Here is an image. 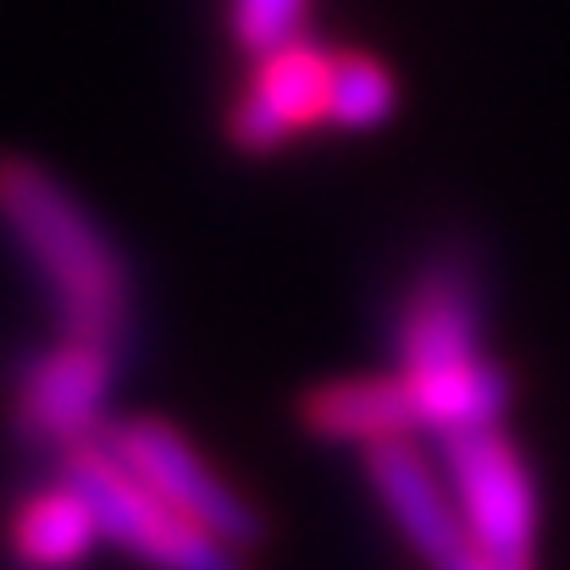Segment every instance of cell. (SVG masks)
Here are the masks:
<instances>
[{"instance_id":"6da1fadb","label":"cell","mask_w":570,"mask_h":570,"mask_svg":"<svg viewBox=\"0 0 570 570\" xmlns=\"http://www.w3.org/2000/svg\"><path fill=\"white\" fill-rule=\"evenodd\" d=\"M0 233L45 288L61 333L128 355L139 333V283L106 222L33 156L0 150Z\"/></svg>"},{"instance_id":"7a4b0ae2","label":"cell","mask_w":570,"mask_h":570,"mask_svg":"<svg viewBox=\"0 0 570 570\" xmlns=\"http://www.w3.org/2000/svg\"><path fill=\"white\" fill-rule=\"evenodd\" d=\"M482 316V272L454 244L432 249L393 305V372L438 438L499 426L510 410V372L488 361Z\"/></svg>"},{"instance_id":"3957f363","label":"cell","mask_w":570,"mask_h":570,"mask_svg":"<svg viewBox=\"0 0 570 570\" xmlns=\"http://www.w3.org/2000/svg\"><path fill=\"white\" fill-rule=\"evenodd\" d=\"M61 476L95 504L106 543H117L122 554H134L150 570H249L244 549L222 543L216 532H205L189 521L173 499H161L106 438H89L78 449L61 454Z\"/></svg>"},{"instance_id":"277c9868","label":"cell","mask_w":570,"mask_h":570,"mask_svg":"<svg viewBox=\"0 0 570 570\" xmlns=\"http://www.w3.org/2000/svg\"><path fill=\"white\" fill-rule=\"evenodd\" d=\"M443 476L454 488V504L465 515L471 543H482L488 554L510 560L521 570H538V527H543V499H538V476L532 460L521 454V443L499 426H476V432H454L443 438Z\"/></svg>"},{"instance_id":"5b68a950","label":"cell","mask_w":570,"mask_h":570,"mask_svg":"<svg viewBox=\"0 0 570 570\" xmlns=\"http://www.w3.org/2000/svg\"><path fill=\"white\" fill-rule=\"evenodd\" d=\"M100 438H106L161 499H173L189 521H199L205 532H216L222 543H233V549L249 554V549L266 538V521H261L255 499H244V493L199 454V443H194L184 426H173V421H161V415H122V421H111Z\"/></svg>"},{"instance_id":"8992f818","label":"cell","mask_w":570,"mask_h":570,"mask_svg":"<svg viewBox=\"0 0 570 570\" xmlns=\"http://www.w3.org/2000/svg\"><path fill=\"white\" fill-rule=\"evenodd\" d=\"M117 366H122V355H111L106 344L72 338V333H61L56 344L28 355L22 372H17V387H11L17 438L33 443V449H50L56 460L67 449L100 438Z\"/></svg>"},{"instance_id":"52a82bcc","label":"cell","mask_w":570,"mask_h":570,"mask_svg":"<svg viewBox=\"0 0 570 570\" xmlns=\"http://www.w3.org/2000/svg\"><path fill=\"white\" fill-rule=\"evenodd\" d=\"M333 56L322 39L299 33L266 56H255L244 89L227 106V145L249 161H266L288 150L294 139L327 128V100H333Z\"/></svg>"},{"instance_id":"ba28073f","label":"cell","mask_w":570,"mask_h":570,"mask_svg":"<svg viewBox=\"0 0 570 570\" xmlns=\"http://www.w3.org/2000/svg\"><path fill=\"white\" fill-rule=\"evenodd\" d=\"M361 465L372 476V493H377L387 527L421 560V570H449L471 549V532H465V515L454 504V488H449L443 465L415 449V438L366 449Z\"/></svg>"},{"instance_id":"9c48e42d","label":"cell","mask_w":570,"mask_h":570,"mask_svg":"<svg viewBox=\"0 0 570 570\" xmlns=\"http://www.w3.org/2000/svg\"><path fill=\"white\" fill-rule=\"evenodd\" d=\"M299 426L316 443H338V449H382L399 443L410 432H421V410L410 399V387L399 372H355V377H327L299 393Z\"/></svg>"},{"instance_id":"30bf717a","label":"cell","mask_w":570,"mask_h":570,"mask_svg":"<svg viewBox=\"0 0 570 570\" xmlns=\"http://www.w3.org/2000/svg\"><path fill=\"white\" fill-rule=\"evenodd\" d=\"M100 543V515L67 476L22 493L6 521V554L17 570H83Z\"/></svg>"},{"instance_id":"8fae6325","label":"cell","mask_w":570,"mask_h":570,"mask_svg":"<svg viewBox=\"0 0 570 570\" xmlns=\"http://www.w3.org/2000/svg\"><path fill=\"white\" fill-rule=\"evenodd\" d=\"M393 111H399V78L382 67L372 50H338L333 56L327 128H338V134H372Z\"/></svg>"},{"instance_id":"7c38bea8","label":"cell","mask_w":570,"mask_h":570,"mask_svg":"<svg viewBox=\"0 0 570 570\" xmlns=\"http://www.w3.org/2000/svg\"><path fill=\"white\" fill-rule=\"evenodd\" d=\"M311 0H227V33L244 56H266L305 33Z\"/></svg>"},{"instance_id":"4fadbf2b","label":"cell","mask_w":570,"mask_h":570,"mask_svg":"<svg viewBox=\"0 0 570 570\" xmlns=\"http://www.w3.org/2000/svg\"><path fill=\"white\" fill-rule=\"evenodd\" d=\"M449 570H521V566H510V560H499V554H488L482 543H471V549H465V554H460V560H454V566H449Z\"/></svg>"}]
</instances>
